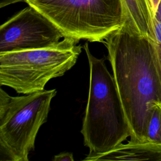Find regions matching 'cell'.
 Instances as JSON below:
<instances>
[{"label":"cell","instance_id":"obj_2","mask_svg":"<svg viewBox=\"0 0 161 161\" xmlns=\"http://www.w3.org/2000/svg\"><path fill=\"white\" fill-rule=\"evenodd\" d=\"M89 65V87L81 133L89 153L84 159L106 153L130 136L129 125L113 77L104 58L84 45Z\"/></svg>","mask_w":161,"mask_h":161},{"label":"cell","instance_id":"obj_5","mask_svg":"<svg viewBox=\"0 0 161 161\" xmlns=\"http://www.w3.org/2000/svg\"><path fill=\"white\" fill-rule=\"evenodd\" d=\"M56 89L11 96L0 89L1 160L28 161L36 135L47 119Z\"/></svg>","mask_w":161,"mask_h":161},{"label":"cell","instance_id":"obj_4","mask_svg":"<svg viewBox=\"0 0 161 161\" xmlns=\"http://www.w3.org/2000/svg\"><path fill=\"white\" fill-rule=\"evenodd\" d=\"M65 35L102 42L124 23L121 0H23Z\"/></svg>","mask_w":161,"mask_h":161},{"label":"cell","instance_id":"obj_1","mask_svg":"<svg viewBox=\"0 0 161 161\" xmlns=\"http://www.w3.org/2000/svg\"><path fill=\"white\" fill-rule=\"evenodd\" d=\"M130 130V142H147L150 104L161 101V77L152 42L121 26L103 42Z\"/></svg>","mask_w":161,"mask_h":161},{"label":"cell","instance_id":"obj_12","mask_svg":"<svg viewBox=\"0 0 161 161\" xmlns=\"http://www.w3.org/2000/svg\"><path fill=\"white\" fill-rule=\"evenodd\" d=\"M20 2H23V0H0V7L2 8Z\"/></svg>","mask_w":161,"mask_h":161},{"label":"cell","instance_id":"obj_13","mask_svg":"<svg viewBox=\"0 0 161 161\" xmlns=\"http://www.w3.org/2000/svg\"><path fill=\"white\" fill-rule=\"evenodd\" d=\"M150 1L151 3L152 10H153V14H154V13L156 12L157 9V8H158L161 0H150Z\"/></svg>","mask_w":161,"mask_h":161},{"label":"cell","instance_id":"obj_3","mask_svg":"<svg viewBox=\"0 0 161 161\" xmlns=\"http://www.w3.org/2000/svg\"><path fill=\"white\" fill-rule=\"evenodd\" d=\"M79 42L65 37L52 47L0 53L1 86L23 94L43 91L75 64L82 48Z\"/></svg>","mask_w":161,"mask_h":161},{"label":"cell","instance_id":"obj_7","mask_svg":"<svg viewBox=\"0 0 161 161\" xmlns=\"http://www.w3.org/2000/svg\"><path fill=\"white\" fill-rule=\"evenodd\" d=\"M123 26L131 31L153 41V12L150 0H121Z\"/></svg>","mask_w":161,"mask_h":161},{"label":"cell","instance_id":"obj_11","mask_svg":"<svg viewBox=\"0 0 161 161\" xmlns=\"http://www.w3.org/2000/svg\"><path fill=\"white\" fill-rule=\"evenodd\" d=\"M54 161H74L72 153L70 152H61L54 156Z\"/></svg>","mask_w":161,"mask_h":161},{"label":"cell","instance_id":"obj_6","mask_svg":"<svg viewBox=\"0 0 161 161\" xmlns=\"http://www.w3.org/2000/svg\"><path fill=\"white\" fill-rule=\"evenodd\" d=\"M64 33L50 19L29 6L0 27V53L52 47Z\"/></svg>","mask_w":161,"mask_h":161},{"label":"cell","instance_id":"obj_9","mask_svg":"<svg viewBox=\"0 0 161 161\" xmlns=\"http://www.w3.org/2000/svg\"><path fill=\"white\" fill-rule=\"evenodd\" d=\"M146 142L161 146V101H155L148 109L145 131Z\"/></svg>","mask_w":161,"mask_h":161},{"label":"cell","instance_id":"obj_10","mask_svg":"<svg viewBox=\"0 0 161 161\" xmlns=\"http://www.w3.org/2000/svg\"><path fill=\"white\" fill-rule=\"evenodd\" d=\"M153 41L152 42L158 70L161 77V1L153 18Z\"/></svg>","mask_w":161,"mask_h":161},{"label":"cell","instance_id":"obj_8","mask_svg":"<svg viewBox=\"0 0 161 161\" xmlns=\"http://www.w3.org/2000/svg\"><path fill=\"white\" fill-rule=\"evenodd\" d=\"M86 160L161 161V146L151 142L121 143L109 152L92 156Z\"/></svg>","mask_w":161,"mask_h":161}]
</instances>
